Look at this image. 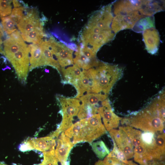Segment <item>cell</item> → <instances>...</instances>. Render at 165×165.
Wrapping results in <instances>:
<instances>
[{"label": "cell", "mask_w": 165, "mask_h": 165, "mask_svg": "<svg viewBox=\"0 0 165 165\" xmlns=\"http://www.w3.org/2000/svg\"><path fill=\"white\" fill-rule=\"evenodd\" d=\"M138 0H119L112 3L113 17L111 27L115 34L124 29H132L140 19L145 17L138 10Z\"/></svg>", "instance_id": "1"}, {"label": "cell", "mask_w": 165, "mask_h": 165, "mask_svg": "<svg viewBox=\"0 0 165 165\" xmlns=\"http://www.w3.org/2000/svg\"><path fill=\"white\" fill-rule=\"evenodd\" d=\"M87 70L92 79L91 93L108 94L122 75L117 65L100 62L98 65Z\"/></svg>", "instance_id": "2"}, {"label": "cell", "mask_w": 165, "mask_h": 165, "mask_svg": "<svg viewBox=\"0 0 165 165\" xmlns=\"http://www.w3.org/2000/svg\"><path fill=\"white\" fill-rule=\"evenodd\" d=\"M99 113L79 121L77 133L73 139L74 143L87 142L91 143L106 133V130Z\"/></svg>", "instance_id": "3"}, {"label": "cell", "mask_w": 165, "mask_h": 165, "mask_svg": "<svg viewBox=\"0 0 165 165\" xmlns=\"http://www.w3.org/2000/svg\"><path fill=\"white\" fill-rule=\"evenodd\" d=\"M122 122L144 131L154 133L162 132L164 128V122L147 108L134 116L123 119Z\"/></svg>", "instance_id": "4"}, {"label": "cell", "mask_w": 165, "mask_h": 165, "mask_svg": "<svg viewBox=\"0 0 165 165\" xmlns=\"http://www.w3.org/2000/svg\"><path fill=\"white\" fill-rule=\"evenodd\" d=\"M62 108L63 119L60 127L54 132L57 136L64 131L72 124L73 117L79 112L80 107V101L76 98L58 97Z\"/></svg>", "instance_id": "5"}, {"label": "cell", "mask_w": 165, "mask_h": 165, "mask_svg": "<svg viewBox=\"0 0 165 165\" xmlns=\"http://www.w3.org/2000/svg\"><path fill=\"white\" fill-rule=\"evenodd\" d=\"M30 51L29 45L6 57L14 67L18 80L24 84L27 82L29 71V53Z\"/></svg>", "instance_id": "6"}, {"label": "cell", "mask_w": 165, "mask_h": 165, "mask_svg": "<svg viewBox=\"0 0 165 165\" xmlns=\"http://www.w3.org/2000/svg\"><path fill=\"white\" fill-rule=\"evenodd\" d=\"M48 41L53 53L60 66L64 67L73 64L72 50L57 42L53 38Z\"/></svg>", "instance_id": "7"}, {"label": "cell", "mask_w": 165, "mask_h": 165, "mask_svg": "<svg viewBox=\"0 0 165 165\" xmlns=\"http://www.w3.org/2000/svg\"><path fill=\"white\" fill-rule=\"evenodd\" d=\"M56 145L55 138L50 134L41 138H29L21 146L24 151L34 149L44 152L54 150Z\"/></svg>", "instance_id": "8"}, {"label": "cell", "mask_w": 165, "mask_h": 165, "mask_svg": "<svg viewBox=\"0 0 165 165\" xmlns=\"http://www.w3.org/2000/svg\"><path fill=\"white\" fill-rule=\"evenodd\" d=\"M97 112L102 117L104 126L107 131H109L118 127L122 118L113 112L107 99L102 102L98 109Z\"/></svg>", "instance_id": "9"}, {"label": "cell", "mask_w": 165, "mask_h": 165, "mask_svg": "<svg viewBox=\"0 0 165 165\" xmlns=\"http://www.w3.org/2000/svg\"><path fill=\"white\" fill-rule=\"evenodd\" d=\"M109 131L113 142L124 153L127 159L133 158L134 155L133 145L124 133L119 129H113Z\"/></svg>", "instance_id": "10"}, {"label": "cell", "mask_w": 165, "mask_h": 165, "mask_svg": "<svg viewBox=\"0 0 165 165\" xmlns=\"http://www.w3.org/2000/svg\"><path fill=\"white\" fill-rule=\"evenodd\" d=\"M17 26L21 34H27L35 28H42L38 11L35 9L29 10Z\"/></svg>", "instance_id": "11"}, {"label": "cell", "mask_w": 165, "mask_h": 165, "mask_svg": "<svg viewBox=\"0 0 165 165\" xmlns=\"http://www.w3.org/2000/svg\"><path fill=\"white\" fill-rule=\"evenodd\" d=\"M74 146L70 138L62 132L59 137L57 145L54 150L55 156L61 165H66L70 151Z\"/></svg>", "instance_id": "12"}, {"label": "cell", "mask_w": 165, "mask_h": 165, "mask_svg": "<svg viewBox=\"0 0 165 165\" xmlns=\"http://www.w3.org/2000/svg\"><path fill=\"white\" fill-rule=\"evenodd\" d=\"M4 52L6 57L28 46L25 43L19 31H16L4 42Z\"/></svg>", "instance_id": "13"}, {"label": "cell", "mask_w": 165, "mask_h": 165, "mask_svg": "<svg viewBox=\"0 0 165 165\" xmlns=\"http://www.w3.org/2000/svg\"><path fill=\"white\" fill-rule=\"evenodd\" d=\"M143 40L148 53L153 54L159 49L160 38L158 31L155 28L145 30L142 32Z\"/></svg>", "instance_id": "14"}, {"label": "cell", "mask_w": 165, "mask_h": 165, "mask_svg": "<svg viewBox=\"0 0 165 165\" xmlns=\"http://www.w3.org/2000/svg\"><path fill=\"white\" fill-rule=\"evenodd\" d=\"M77 91L76 98H79L85 93H91L92 79L87 70H83L81 77L73 85Z\"/></svg>", "instance_id": "15"}, {"label": "cell", "mask_w": 165, "mask_h": 165, "mask_svg": "<svg viewBox=\"0 0 165 165\" xmlns=\"http://www.w3.org/2000/svg\"><path fill=\"white\" fill-rule=\"evenodd\" d=\"M165 152L164 133L159 134L155 139L150 152L153 160L164 161Z\"/></svg>", "instance_id": "16"}, {"label": "cell", "mask_w": 165, "mask_h": 165, "mask_svg": "<svg viewBox=\"0 0 165 165\" xmlns=\"http://www.w3.org/2000/svg\"><path fill=\"white\" fill-rule=\"evenodd\" d=\"M107 94L89 93L79 98L82 104L89 105L98 111V108L104 101L107 99Z\"/></svg>", "instance_id": "17"}, {"label": "cell", "mask_w": 165, "mask_h": 165, "mask_svg": "<svg viewBox=\"0 0 165 165\" xmlns=\"http://www.w3.org/2000/svg\"><path fill=\"white\" fill-rule=\"evenodd\" d=\"M41 49L45 65H50L56 68L61 73V69L51 50L48 41L42 42L39 44Z\"/></svg>", "instance_id": "18"}, {"label": "cell", "mask_w": 165, "mask_h": 165, "mask_svg": "<svg viewBox=\"0 0 165 165\" xmlns=\"http://www.w3.org/2000/svg\"><path fill=\"white\" fill-rule=\"evenodd\" d=\"M62 73L64 80L63 83L73 85L82 76L83 70L75 64L66 69L62 68L61 73Z\"/></svg>", "instance_id": "19"}, {"label": "cell", "mask_w": 165, "mask_h": 165, "mask_svg": "<svg viewBox=\"0 0 165 165\" xmlns=\"http://www.w3.org/2000/svg\"><path fill=\"white\" fill-rule=\"evenodd\" d=\"M31 56L29 58L30 65L29 71L35 68L44 66L42 50L39 44H32L29 45Z\"/></svg>", "instance_id": "20"}, {"label": "cell", "mask_w": 165, "mask_h": 165, "mask_svg": "<svg viewBox=\"0 0 165 165\" xmlns=\"http://www.w3.org/2000/svg\"><path fill=\"white\" fill-rule=\"evenodd\" d=\"M75 55L73 62L79 68L84 70H87L96 66L100 62L96 59H91L87 58L82 53L78 48L75 53Z\"/></svg>", "instance_id": "21"}, {"label": "cell", "mask_w": 165, "mask_h": 165, "mask_svg": "<svg viewBox=\"0 0 165 165\" xmlns=\"http://www.w3.org/2000/svg\"><path fill=\"white\" fill-rule=\"evenodd\" d=\"M134 160L141 165L146 164L153 160L149 151L143 144L134 149Z\"/></svg>", "instance_id": "22"}, {"label": "cell", "mask_w": 165, "mask_h": 165, "mask_svg": "<svg viewBox=\"0 0 165 165\" xmlns=\"http://www.w3.org/2000/svg\"><path fill=\"white\" fill-rule=\"evenodd\" d=\"M165 94L162 93L147 107L165 122Z\"/></svg>", "instance_id": "23"}, {"label": "cell", "mask_w": 165, "mask_h": 165, "mask_svg": "<svg viewBox=\"0 0 165 165\" xmlns=\"http://www.w3.org/2000/svg\"><path fill=\"white\" fill-rule=\"evenodd\" d=\"M119 129L123 131L130 139L133 146L135 147L142 144L141 132L130 126L120 127Z\"/></svg>", "instance_id": "24"}, {"label": "cell", "mask_w": 165, "mask_h": 165, "mask_svg": "<svg viewBox=\"0 0 165 165\" xmlns=\"http://www.w3.org/2000/svg\"><path fill=\"white\" fill-rule=\"evenodd\" d=\"M21 35L24 41L36 45L42 42V38L44 36L43 28H35L28 33L21 34Z\"/></svg>", "instance_id": "25"}, {"label": "cell", "mask_w": 165, "mask_h": 165, "mask_svg": "<svg viewBox=\"0 0 165 165\" xmlns=\"http://www.w3.org/2000/svg\"><path fill=\"white\" fill-rule=\"evenodd\" d=\"M155 27L154 18L152 16L142 18L137 23L132 29L135 32H141L146 29Z\"/></svg>", "instance_id": "26"}, {"label": "cell", "mask_w": 165, "mask_h": 165, "mask_svg": "<svg viewBox=\"0 0 165 165\" xmlns=\"http://www.w3.org/2000/svg\"><path fill=\"white\" fill-rule=\"evenodd\" d=\"M91 146L93 151L100 159H104L110 153L109 149L102 141L93 142Z\"/></svg>", "instance_id": "27"}, {"label": "cell", "mask_w": 165, "mask_h": 165, "mask_svg": "<svg viewBox=\"0 0 165 165\" xmlns=\"http://www.w3.org/2000/svg\"><path fill=\"white\" fill-rule=\"evenodd\" d=\"M2 23L4 31L8 34H11L16 31L14 21L10 16L2 17Z\"/></svg>", "instance_id": "28"}, {"label": "cell", "mask_w": 165, "mask_h": 165, "mask_svg": "<svg viewBox=\"0 0 165 165\" xmlns=\"http://www.w3.org/2000/svg\"><path fill=\"white\" fill-rule=\"evenodd\" d=\"M141 138L143 144L148 149L151 150L155 140V133L145 131L141 133Z\"/></svg>", "instance_id": "29"}, {"label": "cell", "mask_w": 165, "mask_h": 165, "mask_svg": "<svg viewBox=\"0 0 165 165\" xmlns=\"http://www.w3.org/2000/svg\"><path fill=\"white\" fill-rule=\"evenodd\" d=\"M54 150L43 152V160L42 163L37 165H58V161L55 156Z\"/></svg>", "instance_id": "30"}, {"label": "cell", "mask_w": 165, "mask_h": 165, "mask_svg": "<svg viewBox=\"0 0 165 165\" xmlns=\"http://www.w3.org/2000/svg\"><path fill=\"white\" fill-rule=\"evenodd\" d=\"M114 147L111 152L107 156L108 157H112L116 158L123 163L128 164V162L126 157L122 151L116 146L114 142Z\"/></svg>", "instance_id": "31"}, {"label": "cell", "mask_w": 165, "mask_h": 165, "mask_svg": "<svg viewBox=\"0 0 165 165\" xmlns=\"http://www.w3.org/2000/svg\"><path fill=\"white\" fill-rule=\"evenodd\" d=\"M11 0H0V16L2 17L10 15L12 11Z\"/></svg>", "instance_id": "32"}, {"label": "cell", "mask_w": 165, "mask_h": 165, "mask_svg": "<svg viewBox=\"0 0 165 165\" xmlns=\"http://www.w3.org/2000/svg\"><path fill=\"white\" fill-rule=\"evenodd\" d=\"M24 8L23 7H14L12 10L10 16L17 24L23 17Z\"/></svg>", "instance_id": "33"}, {"label": "cell", "mask_w": 165, "mask_h": 165, "mask_svg": "<svg viewBox=\"0 0 165 165\" xmlns=\"http://www.w3.org/2000/svg\"><path fill=\"white\" fill-rule=\"evenodd\" d=\"M103 162L105 165H123L124 163L116 158L107 156L105 158Z\"/></svg>", "instance_id": "34"}, {"label": "cell", "mask_w": 165, "mask_h": 165, "mask_svg": "<svg viewBox=\"0 0 165 165\" xmlns=\"http://www.w3.org/2000/svg\"><path fill=\"white\" fill-rule=\"evenodd\" d=\"M3 30L2 27L0 25V53L4 55V51L2 50V38L3 36Z\"/></svg>", "instance_id": "35"}, {"label": "cell", "mask_w": 165, "mask_h": 165, "mask_svg": "<svg viewBox=\"0 0 165 165\" xmlns=\"http://www.w3.org/2000/svg\"><path fill=\"white\" fill-rule=\"evenodd\" d=\"M12 1L14 7H18L20 6V4L18 1L13 0Z\"/></svg>", "instance_id": "36"}, {"label": "cell", "mask_w": 165, "mask_h": 165, "mask_svg": "<svg viewBox=\"0 0 165 165\" xmlns=\"http://www.w3.org/2000/svg\"><path fill=\"white\" fill-rule=\"evenodd\" d=\"M95 165H105L103 161L99 160L96 162L95 164Z\"/></svg>", "instance_id": "37"}, {"label": "cell", "mask_w": 165, "mask_h": 165, "mask_svg": "<svg viewBox=\"0 0 165 165\" xmlns=\"http://www.w3.org/2000/svg\"><path fill=\"white\" fill-rule=\"evenodd\" d=\"M0 165H8L0 162Z\"/></svg>", "instance_id": "38"}]
</instances>
